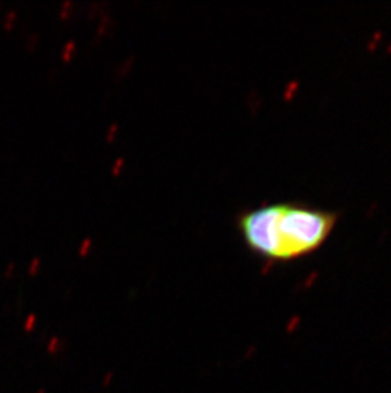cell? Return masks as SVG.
Wrapping results in <instances>:
<instances>
[{"label":"cell","instance_id":"obj_1","mask_svg":"<svg viewBox=\"0 0 391 393\" xmlns=\"http://www.w3.org/2000/svg\"><path fill=\"white\" fill-rule=\"evenodd\" d=\"M338 214L308 204L266 205L240 218L248 247L273 261H292L316 252L330 237Z\"/></svg>","mask_w":391,"mask_h":393}]
</instances>
